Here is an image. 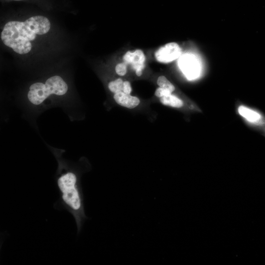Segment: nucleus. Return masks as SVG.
Listing matches in <instances>:
<instances>
[{
    "instance_id": "7",
    "label": "nucleus",
    "mask_w": 265,
    "mask_h": 265,
    "mask_svg": "<svg viewBox=\"0 0 265 265\" xmlns=\"http://www.w3.org/2000/svg\"><path fill=\"white\" fill-rule=\"evenodd\" d=\"M24 23L35 33L39 35L47 33L51 27L49 20L42 16L31 17L27 19Z\"/></svg>"
},
{
    "instance_id": "3",
    "label": "nucleus",
    "mask_w": 265,
    "mask_h": 265,
    "mask_svg": "<svg viewBox=\"0 0 265 265\" xmlns=\"http://www.w3.org/2000/svg\"><path fill=\"white\" fill-rule=\"evenodd\" d=\"M68 89L67 83L61 77L54 76L48 79L45 83L36 82L31 84L27 93V99L31 104L37 106L51 95H65Z\"/></svg>"
},
{
    "instance_id": "14",
    "label": "nucleus",
    "mask_w": 265,
    "mask_h": 265,
    "mask_svg": "<svg viewBox=\"0 0 265 265\" xmlns=\"http://www.w3.org/2000/svg\"><path fill=\"white\" fill-rule=\"evenodd\" d=\"M131 83L128 81H124L123 83V92L126 94H130L132 92Z\"/></svg>"
},
{
    "instance_id": "13",
    "label": "nucleus",
    "mask_w": 265,
    "mask_h": 265,
    "mask_svg": "<svg viewBox=\"0 0 265 265\" xmlns=\"http://www.w3.org/2000/svg\"><path fill=\"white\" fill-rule=\"evenodd\" d=\"M170 94H171V92L169 90L162 88L160 87L158 88L155 92V95L159 98L169 95Z\"/></svg>"
},
{
    "instance_id": "1",
    "label": "nucleus",
    "mask_w": 265,
    "mask_h": 265,
    "mask_svg": "<svg viewBox=\"0 0 265 265\" xmlns=\"http://www.w3.org/2000/svg\"><path fill=\"white\" fill-rule=\"evenodd\" d=\"M56 182L59 198L54 203V208L66 210L73 215L79 234L87 218L85 213L84 197L79 175L74 170L60 165Z\"/></svg>"
},
{
    "instance_id": "2",
    "label": "nucleus",
    "mask_w": 265,
    "mask_h": 265,
    "mask_svg": "<svg viewBox=\"0 0 265 265\" xmlns=\"http://www.w3.org/2000/svg\"><path fill=\"white\" fill-rule=\"evenodd\" d=\"M36 34L24 22L10 21L4 26L1 39L6 46L16 53L23 54L31 50L30 41L35 39Z\"/></svg>"
},
{
    "instance_id": "11",
    "label": "nucleus",
    "mask_w": 265,
    "mask_h": 265,
    "mask_svg": "<svg viewBox=\"0 0 265 265\" xmlns=\"http://www.w3.org/2000/svg\"><path fill=\"white\" fill-rule=\"evenodd\" d=\"M157 82L159 87L168 90L171 93L175 90L174 86L163 76H159Z\"/></svg>"
},
{
    "instance_id": "6",
    "label": "nucleus",
    "mask_w": 265,
    "mask_h": 265,
    "mask_svg": "<svg viewBox=\"0 0 265 265\" xmlns=\"http://www.w3.org/2000/svg\"><path fill=\"white\" fill-rule=\"evenodd\" d=\"M179 66L188 79L195 78L200 72V66L196 57L191 54H185L181 56Z\"/></svg>"
},
{
    "instance_id": "10",
    "label": "nucleus",
    "mask_w": 265,
    "mask_h": 265,
    "mask_svg": "<svg viewBox=\"0 0 265 265\" xmlns=\"http://www.w3.org/2000/svg\"><path fill=\"white\" fill-rule=\"evenodd\" d=\"M123 80L118 78L114 80L111 81L108 84L109 90L113 93L122 91L123 89Z\"/></svg>"
},
{
    "instance_id": "15",
    "label": "nucleus",
    "mask_w": 265,
    "mask_h": 265,
    "mask_svg": "<svg viewBox=\"0 0 265 265\" xmlns=\"http://www.w3.org/2000/svg\"></svg>"
},
{
    "instance_id": "4",
    "label": "nucleus",
    "mask_w": 265,
    "mask_h": 265,
    "mask_svg": "<svg viewBox=\"0 0 265 265\" xmlns=\"http://www.w3.org/2000/svg\"><path fill=\"white\" fill-rule=\"evenodd\" d=\"M181 53L179 45L175 42H171L159 49L155 53V57L158 62L167 63L179 57Z\"/></svg>"
},
{
    "instance_id": "9",
    "label": "nucleus",
    "mask_w": 265,
    "mask_h": 265,
    "mask_svg": "<svg viewBox=\"0 0 265 265\" xmlns=\"http://www.w3.org/2000/svg\"><path fill=\"white\" fill-rule=\"evenodd\" d=\"M159 98L160 102L165 106L176 108H180L184 105V103L182 100L172 94L163 96Z\"/></svg>"
},
{
    "instance_id": "8",
    "label": "nucleus",
    "mask_w": 265,
    "mask_h": 265,
    "mask_svg": "<svg viewBox=\"0 0 265 265\" xmlns=\"http://www.w3.org/2000/svg\"><path fill=\"white\" fill-rule=\"evenodd\" d=\"M113 98L118 105L130 109L135 107L140 103V100L137 97L123 91L114 93Z\"/></svg>"
},
{
    "instance_id": "5",
    "label": "nucleus",
    "mask_w": 265,
    "mask_h": 265,
    "mask_svg": "<svg viewBox=\"0 0 265 265\" xmlns=\"http://www.w3.org/2000/svg\"><path fill=\"white\" fill-rule=\"evenodd\" d=\"M123 60L127 65L131 66L137 76H141L145 66V56L142 50L138 49L134 52L128 51L124 55Z\"/></svg>"
},
{
    "instance_id": "12",
    "label": "nucleus",
    "mask_w": 265,
    "mask_h": 265,
    "mask_svg": "<svg viewBox=\"0 0 265 265\" xmlns=\"http://www.w3.org/2000/svg\"><path fill=\"white\" fill-rule=\"evenodd\" d=\"M115 72L120 76L126 75L127 71V65L123 62L117 64L115 68Z\"/></svg>"
}]
</instances>
